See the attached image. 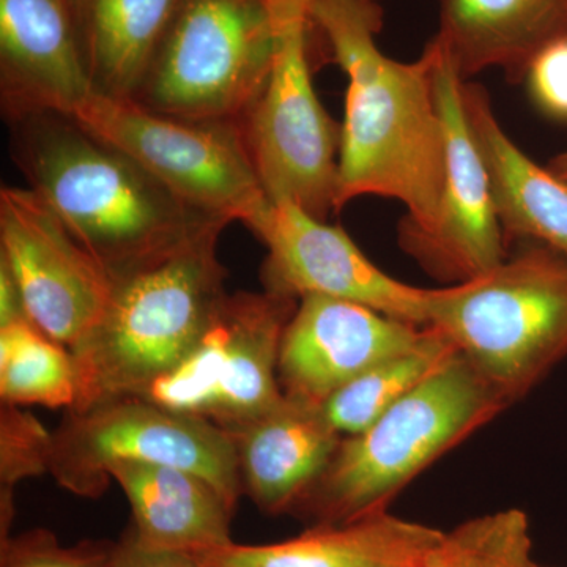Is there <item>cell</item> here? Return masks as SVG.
Returning a JSON list of instances; mask_svg holds the SVG:
<instances>
[{
    "label": "cell",
    "instance_id": "9c48e42d",
    "mask_svg": "<svg viewBox=\"0 0 567 567\" xmlns=\"http://www.w3.org/2000/svg\"><path fill=\"white\" fill-rule=\"evenodd\" d=\"M73 117L212 218L249 226L271 204L240 122L185 121L95 93Z\"/></svg>",
    "mask_w": 567,
    "mask_h": 567
},
{
    "label": "cell",
    "instance_id": "d6986e66",
    "mask_svg": "<svg viewBox=\"0 0 567 567\" xmlns=\"http://www.w3.org/2000/svg\"><path fill=\"white\" fill-rule=\"evenodd\" d=\"M567 35V0H440L435 40L468 80L502 69L511 82L524 81L533 58Z\"/></svg>",
    "mask_w": 567,
    "mask_h": 567
},
{
    "label": "cell",
    "instance_id": "44dd1931",
    "mask_svg": "<svg viewBox=\"0 0 567 567\" xmlns=\"http://www.w3.org/2000/svg\"><path fill=\"white\" fill-rule=\"evenodd\" d=\"M93 93L134 100L186 0H69Z\"/></svg>",
    "mask_w": 567,
    "mask_h": 567
},
{
    "label": "cell",
    "instance_id": "7a4b0ae2",
    "mask_svg": "<svg viewBox=\"0 0 567 567\" xmlns=\"http://www.w3.org/2000/svg\"><path fill=\"white\" fill-rule=\"evenodd\" d=\"M10 125L29 188L111 278L229 224L183 203L70 115L41 112Z\"/></svg>",
    "mask_w": 567,
    "mask_h": 567
},
{
    "label": "cell",
    "instance_id": "d4e9b609",
    "mask_svg": "<svg viewBox=\"0 0 567 567\" xmlns=\"http://www.w3.org/2000/svg\"><path fill=\"white\" fill-rule=\"evenodd\" d=\"M52 434L20 406L2 402L0 417V477L2 514L10 520L11 491L25 477L50 472Z\"/></svg>",
    "mask_w": 567,
    "mask_h": 567
},
{
    "label": "cell",
    "instance_id": "5b68a950",
    "mask_svg": "<svg viewBox=\"0 0 567 567\" xmlns=\"http://www.w3.org/2000/svg\"><path fill=\"white\" fill-rule=\"evenodd\" d=\"M429 327L513 404L566 357L567 256L539 244L475 279L429 289Z\"/></svg>",
    "mask_w": 567,
    "mask_h": 567
},
{
    "label": "cell",
    "instance_id": "277c9868",
    "mask_svg": "<svg viewBox=\"0 0 567 567\" xmlns=\"http://www.w3.org/2000/svg\"><path fill=\"white\" fill-rule=\"evenodd\" d=\"M507 405L505 395L456 352L364 432L344 436L292 513L315 525L385 513L406 484Z\"/></svg>",
    "mask_w": 567,
    "mask_h": 567
},
{
    "label": "cell",
    "instance_id": "6da1fadb",
    "mask_svg": "<svg viewBox=\"0 0 567 567\" xmlns=\"http://www.w3.org/2000/svg\"><path fill=\"white\" fill-rule=\"evenodd\" d=\"M308 13L349 78L334 213L372 194L405 205L399 229H425L446 171L434 48L429 43L415 62L383 54L375 41L383 11L375 0H308Z\"/></svg>",
    "mask_w": 567,
    "mask_h": 567
},
{
    "label": "cell",
    "instance_id": "ac0fdd59",
    "mask_svg": "<svg viewBox=\"0 0 567 567\" xmlns=\"http://www.w3.org/2000/svg\"><path fill=\"white\" fill-rule=\"evenodd\" d=\"M462 100L506 241L528 238L567 256V183L511 141L496 121L486 89L464 81Z\"/></svg>",
    "mask_w": 567,
    "mask_h": 567
},
{
    "label": "cell",
    "instance_id": "83f0119b",
    "mask_svg": "<svg viewBox=\"0 0 567 567\" xmlns=\"http://www.w3.org/2000/svg\"><path fill=\"white\" fill-rule=\"evenodd\" d=\"M112 567H203L188 551L163 550L144 546L134 532L115 546Z\"/></svg>",
    "mask_w": 567,
    "mask_h": 567
},
{
    "label": "cell",
    "instance_id": "9a60e30c",
    "mask_svg": "<svg viewBox=\"0 0 567 567\" xmlns=\"http://www.w3.org/2000/svg\"><path fill=\"white\" fill-rule=\"evenodd\" d=\"M93 95L69 0H0V99L9 122L73 117Z\"/></svg>",
    "mask_w": 567,
    "mask_h": 567
},
{
    "label": "cell",
    "instance_id": "484cf974",
    "mask_svg": "<svg viewBox=\"0 0 567 567\" xmlns=\"http://www.w3.org/2000/svg\"><path fill=\"white\" fill-rule=\"evenodd\" d=\"M115 546L85 543L63 547L51 533L29 532L2 543V567H112Z\"/></svg>",
    "mask_w": 567,
    "mask_h": 567
},
{
    "label": "cell",
    "instance_id": "2e32d148",
    "mask_svg": "<svg viewBox=\"0 0 567 567\" xmlns=\"http://www.w3.org/2000/svg\"><path fill=\"white\" fill-rule=\"evenodd\" d=\"M229 434L241 488L270 514L292 513L344 439L320 405L286 395L276 409Z\"/></svg>",
    "mask_w": 567,
    "mask_h": 567
},
{
    "label": "cell",
    "instance_id": "7c38bea8",
    "mask_svg": "<svg viewBox=\"0 0 567 567\" xmlns=\"http://www.w3.org/2000/svg\"><path fill=\"white\" fill-rule=\"evenodd\" d=\"M0 260L20 287L28 319L66 349L110 300V274L32 188L0 189Z\"/></svg>",
    "mask_w": 567,
    "mask_h": 567
},
{
    "label": "cell",
    "instance_id": "4316f807",
    "mask_svg": "<svg viewBox=\"0 0 567 567\" xmlns=\"http://www.w3.org/2000/svg\"><path fill=\"white\" fill-rule=\"evenodd\" d=\"M524 81L537 110L554 121L567 122V35L537 52Z\"/></svg>",
    "mask_w": 567,
    "mask_h": 567
},
{
    "label": "cell",
    "instance_id": "f546056e",
    "mask_svg": "<svg viewBox=\"0 0 567 567\" xmlns=\"http://www.w3.org/2000/svg\"><path fill=\"white\" fill-rule=\"evenodd\" d=\"M550 169L567 183V155L559 156V158L555 159Z\"/></svg>",
    "mask_w": 567,
    "mask_h": 567
},
{
    "label": "cell",
    "instance_id": "7402d4cb",
    "mask_svg": "<svg viewBox=\"0 0 567 567\" xmlns=\"http://www.w3.org/2000/svg\"><path fill=\"white\" fill-rule=\"evenodd\" d=\"M456 352L442 331L427 327L415 346L365 369L324 399L320 410L342 436L361 434Z\"/></svg>",
    "mask_w": 567,
    "mask_h": 567
},
{
    "label": "cell",
    "instance_id": "ba28073f",
    "mask_svg": "<svg viewBox=\"0 0 567 567\" xmlns=\"http://www.w3.org/2000/svg\"><path fill=\"white\" fill-rule=\"evenodd\" d=\"M121 462L188 470L218 488L234 507L244 492L229 432L144 398L107 399L81 412H66L52 432L48 473L71 494L103 495L112 466Z\"/></svg>",
    "mask_w": 567,
    "mask_h": 567
},
{
    "label": "cell",
    "instance_id": "603a6c76",
    "mask_svg": "<svg viewBox=\"0 0 567 567\" xmlns=\"http://www.w3.org/2000/svg\"><path fill=\"white\" fill-rule=\"evenodd\" d=\"M0 395L13 405L73 409L76 374L65 346L29 319L0 327Z\"/></svg>",
    "mask_w": 567,
    "mask_h": 567
},
{
    "label": "cell",
    "instance_id": "e0dca14e",
    "mask_svg": "<svg viewBox=\"0 0 567 567\" xmlns=\"http://www.w3.org/2000/svg\"><path fill=\"white\" fill-rule=\"evenodd\" d=\"M445 532L385 513L341 525H315L267 546L196 554L203 567H421Z\"/></svg>",
    "mask_w": 567,
    "mask_h": 567
},
{
    "label": "cell",
    "instance_id": "3957f363",
    "mask_svg": "<svg viewBox=\"0 0 567 567\" xmlns=\"http://www.w3.org/2000/svg\"><path fill=\"white\" fill-rule=\"evenodd\" d=\"M213 227L163 254L112 276L99 322L71 347L81 412L107 399L141 395L173 372L203 334L226 295V270Z\"/></svg>",
    "mask_w": 567,
    "mask_h": 567
},
{
    "label": "cell",
    "instance_id": "52a82bcc",
    "mask_svg": "<svg viewBox=\"0 0 567 567\" xmlns=\"http://www.w3.org/2000/svg\"><path fill=\"white\" fill-rule=\"evenodd\" d=\"M267 0H186L134 102L196 122H240L274 66Z\"/></svg>",
    "mask_w": 567,
    "mask_h": 567
},
{
    "label": "cell",
    "instance_id": "8fae6325",
    "mask_svg": "<svg viewBox=\"0 0 567 567\" xmlns=\"http://www.w3.org/2000/svg\"><path fill=\"white\" fill-rule=\"evenodd\" d=\"M435 92L445 132L446 171L442 196L425 229H399V245L440 281L461 284L506 259V237L496 216L483 156L466 118L461 74L439 40Z\"/></svg>",
    "mask_w": 567,
    "mask_h": 567
},
{
    "label": "cell",
    "instance_id": "5bb4252c",
    "mask_svg": "<svg viewBox=\"0 0 567 567\" xmlns=\"http://www.w3.org/2000/svg\"><path fill=\"white\" fill-rule=\"evenodd\" d=\"M425 328L353 301L305 295L284 331L279 385L286 398L320 405L365 369L415 346Z\"/></svg>",
    "mask_w": 567,
    "mask_h": 567
},
{
    "label": "cell",
    "instance_id": "1f68e13d",
    "mask_svg": "<svg viewBox=\"0 0 567 567\" xmlns=\"http://www.w3.org/2000/svg\"><path fill=\"white\" fill-rule=\"evenodd\" d=\"M375 2H379V0H375Z\"/></svg>",
    "mask_w": 567,
    "mask_h": 567
},
{
    "label": "cell",
    "instance_id": "30bf717a",
    "mask_svg": "<svg viewBox=\"0 0 567 567\" xmlns=\"http://www.w3.org/2000/svg\"><path fill=\"white\" fill-rule=\"evenodd\" d=\"M298 301L270 290L224 295L185 360L136 398L227 432L252 423L284 401L279 350Z\"/></svg>",
    "mask_w": 567,
    "mask_h": 567
},
{
    "label": "cell",
    "instance_id": "4dcf8cb0",
    "mask_svg": "<svg viewBox=\"0 0 567 567\" xmlns=\"http://www.w3.org/2000/svg\"><path fill=\"white\" fill-rule=\"evenodd\" d=\"M528 567H544V566H539V565H536V563H532V565H529Z\"/></svg>",
    "mask_w": 567,
    "mask_h": 567
},
{
    "label": "cell",
    "instance_id": "4fadbf2b",
    "mask_svg": "<svg viewBox=\"0 0 567 567\" xmlns=\"http://www.w3.org/2000/svg\"><path fill=\"white\" fill-rule=\"evenodd\" d=\"M249 229L268 249L265 290L300 300L324 295L429 327V289L409 286L377 268L338 226L293 204H270Z\"/></svg>",
    "mask_w": 567,
    "mask_h": 567
},
{
    "label": "cell",
    "instance_id": "ffe728a7",
    "mask_svg": "<svg viewBox=\"0 0 567 567\" xmlns=\"http://www.w3.org/2000/svg\"><path fill=\"white\" fill-rule=\"evenodd\" d=\"M110 476L128 498L144 546L196 555L233 544L235 507L203 476L142 462L115 464Z\"/></svg>",
    "mask_w": 567,
    "mask_h": 567
},
{
    "label": "cell",
    "instance_id": "8992f818",
    "mask_svg": "<svg viewBox=\"0 0 567 567\" xmlns=\"http://www.w3.org/2000/svg\"><path fill=\"white\" fill-rule=\"evenodd\" d=\"M276 50L267 84L241 118L265 196L315 218L334 212L342 125L317 99L309 59L308 0H267Z\"/></svg>",
    "mask_w": 567,
    "mask_h": 567
},
{
    "label": "cell",
    "instance_id": "cb8c5ba5",
    "mask_svg": "<svg viewBox=\"0 0 567 567\" xmlns=\"http://www.w3.org/2000/svg\"><path fill=\"white\" fill-rule=\"evenodd\" d=\"M532 563L527 514L506 509L445 533L421 567H528Z\"/></svg>",
    "mask_w": 567,
    "mask_h": 567
},
{
    "label": "cell",
    "instance_id": "f1b7e54d",
    "mask_svg": "<svg viewBox=\"0 0 567 567\" xmlns=\"http://www.w3.org/2000/svg\"><path fill=\"white\" fill-rule=\"evenodd\" d=\"M28 319L20 287L14 281V276L6 262L0 260V327Z\"/></svg>",
    "mask_w": 567,
    "mask_h": 567
}]
</instances>
